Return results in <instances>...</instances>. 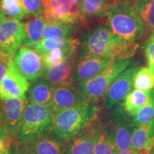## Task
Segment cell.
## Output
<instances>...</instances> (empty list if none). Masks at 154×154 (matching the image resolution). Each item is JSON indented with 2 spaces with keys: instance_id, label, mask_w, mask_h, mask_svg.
<instances>
[{
  "instance_id": "1",
  "label": "cell",
  "mask_w": 154,
  "mask_h": 154,
  "mask_svg": "<svg viewBox=\"0 0 154 154\" xmlns=\"http://www.w3.org/2000/svg\"><path fill=\"white\" fill-rule=\"evenodd\" d=\"M80 31L79 54H91L111 59H131L139 47L138 43L126 41L115 34L106 18L91 23Z\"/></svg>"
},
{
  "instance_id": "2",
  "label": "cell",
  "mask_w": 154,
  "mask_h": 154,
  "mask_svg": "<svg viewBox=\"0 0 154 154\" xmlns=\"http://www.w3.org/2000/svg\"><path fill=\"white\" fill-rule=\"evenodd\" d=\"M55 113L52 106L28 102L14 139L19 144L28 143L51 135L54 131Z\"/></svg>"
},
{
  "instance_id": "3",
  "label": "cell",
  "mask_w": 154,
  "mask_h": 154,
  "mask_svg": "<svg viewBox=\"0 0 154 154\" xmlns=\"http://www.w3.org/2000/svg\"><path fill=\"white\" fill-rule=\"evenodd\" d=\"M99 111L97 101H88L57 111L54 119L53 132L66 140L89 126L97 119Z\"/></svg>"
},
{
  "instance_id": "4",
  "label": "cell",
  "mask_w": 154,
  "mask_h": 154,
  "mask_svg": "<svg viewBox=\"0 0 154 154\" xmlns=\"http://www.w3.org/2000/svg\"><path fill=\"white\" fill-rule=\"evenodd\" d=\"M106 20L115 34L128 42L138 43L148 31L134 7L122 0L109 9Z\"/></svg>"
},
{
  "instance_id": "5",
  "label": "cell",
  "mask_w": 154,
  "mask_h": 154,
  "mask_svg": "<svg viewBox=\"0 0 154 154\" xmlns=\"http://www.w3.org/2000/svg\"><path fill=\"white\" fill-rule=\"evenodd\" d=\"M131 63V59L115 58L99 74L77 84L79 90L86 101H98L103 97L113 81L130 66Z\"/></svg>"
},
{
  "instance_id": "6",
  "label": "cell",
  "mask_w": 154,
  "mask_h": 154,
  "mask_svg": "<svg viewBox=\"0 0 154 154\" xmlns=\"http://www.w3.org/2000/svg\"><path fill=\"white\" fill-rule=\"evenodd\" d=\"M42 16L46 22L76 25L81 29L88 24L83 17L79 0H42Z\"/></svg>"
},
{
  "instance_id": "7",
  "label": "cell",
  "mask_w": 154,
  "mask_h": 154,
  "mask_svg": "<svg viewBox=\"0 0 154 154\" xmlns=\"http://www.w3.org/2000/svg\"><path fill=\"white\" fill-rule=\"evenodd\" d=\"M109 113L108 123L104 128L115 146L116 151L131 149V138L133 130L131 117L121 103L113 108Z\"/></svg>"
},
{
  "instance_id": "8",
  "label": "cell",
  "mask_w": 154,
  "mask_h": 154,
  "mask_svg": "<svg viewBox=\"0 0 154 154\" xmlns=\"http://www.w3.org/2000/svg\"><path fill=\"white\" fill-rule=\"evenodd\" d=\"M29 86L28 79L21 73L11 58L8 61L7 74L0 82V100L26 99Z\"/></svg>"
},
{
  "instance_id": "9",
  "label": "cell",
  "mask_w": 154,
  "mask_h": 154,
  "mask_svg": "<svg viewBox=\"0 0 154 154\" xmlns=\"http://www.w3.org/2000/svg\"><path fill=\"white\" fill-rule=\"evenodd\" d=\"M138 69L135 66H128L109 86L103 96L106 109L110 110L124 101L134 87V76Z\"/></svg>"
},
{
  "instance_id": "10",
  "label": "cell",
  "mask_w": 154,
  "mask_h": 154,
  "mask_svg": "<svg viewBox=\"0 0 154 154\" xmlns=\"http://www.w3.org/2000/svg\"><path fill=\"white\" fill-rule=\"evenodd\" d=\"M24 37V22L3 16L0 13V43L11 57L22 47Z\"/></svg>"
},
{
  "instance_id": "11",
  "label": "cell",
  "mask_w": 154,
  "mask_h": 154,
  "mask_svg": "<svg viewBox=\"0 0 154 154\" xmlns=\"http://www.w3.org/2000/svg\"><path fill=\"white\" fill-rule=\"evenodd\" d=\"M12 59L19 70L29 81L37 79L43 74L44 67L41 54L34 48L22 46L13 56Z\"/></svg>"
},
{
  "instance_id": "12",
  "label": "cell",
  "mask_w": 154,
  "mask_h": 154,
  "mask_svg": "<svg viewBox=\"0 0 154 154\" xmlns=\"http://www.w3.org/2000/svg\"><path fill=\"white\" fill-rule=\"evenodd\" d=\"M79 51L75 50L57 66L45 69L42 76L54 86L73 85L75 82V66Z\"/></svg>"
},
{
  "instance_id": "13",
  "label": "cell",
  "mask_w": 154,
  "mask_h": 154,
  "mask_svg": "<svg viewBox=\"0 0 154 154\" xmlns=\"http://www.w3.org/2000/svg\"><path fill=\"white\" fill-rule=\"evenodd\" d=\"M112 59L91 54H79L75 66L74 80L77 84L104 70Z\"/></svg>"
},
{
  "instance_id": "14",
  "label": "cell",
  "mask_w": 154,
  "mask_h": 154,
  "mask_svg": "<svg viewBox=\"0 0 154 154\" xmlns=\"http://www.w3.org/2000/svg\"><path fill=\"white\" fill-rule=\"evenodd\" d=\"M0 109L11 137L14 138L18 130L23 112L28 103L26 99H8L0 100Z\"/></svg>"
},
{
  "instance_id": "15",
  "label": "cell",
  "mask_w": 154,
  "mask_h": 154,
  "mask_svg": "<svg viewBox=\"0 0 154 154\" xmlns=\"http://www.w3.org/2000/svg\"><path fill=\"white\" fill-rule=\"evenodd\" d=\"M86 101L79 88L73 85L54 86L52 108L55 112L81 104Z\"/></svg>"
},
{
  "instance_id": "16",
  "label": "cell",
  "mask_w": 154,
  "mask_h": 154,
  "mask_svg": "<svg viewBox=\"0 0 154 154\" xmlns=\"http://www.w3.org/2000/svg\"><path fill=\"white\" fill-rule=\"evenodd\" d=\"M92 124L65 140V154H94V132Z\"/></svg>"
},
{
  "instance_id": "17",
  "label": "cell",
  "mask_w": 154,
  "mask_h": 154,
  "mask_svg": "<svg viewBox=\"0 0 154 154\" xmlns=\"http://www.w3.org/2000/svg\"><path fill=\"white\" fill-rule=\"evenodd\" d=\"M83 17L88 24L106 18L109 9L119 0H79Z\"/></svg>"
},
{
  "instance_id": "18",
  "label": "cell",
  "mask_w": 154,
  "mask_h": 154,
  "mask_svg": "<svg viewBox=\"0 0 154 154\" xmlns=\"http://www.w3.org/2000/svg\"><path fill=\"white\" fill-rule=\"evenodd\" d=\"M54 86L44 78L32 81L26 94V100L30 103L52 106Z\"/></svg>"
},
{
  "instance_id": "19",
  "label": "cell",
  "mask_w": 154,
  "mask_h": 154,
  "mask_svg": "<svg viewBox=\"0 0 154 154\" xmlns=\"http://www.w3.org/2000/svg\"><path fill=\"white\" fill-rule=\"evenodd\" d=\"M34 154H65V140L49 135L28 143Z\"/></svg>"
},
{
  "instance_id": "20",
  "label": "cell",
  "mask_w": 154,
  "mask_h": 154,
  "mask_svg": "<svg viewBox=\"0 0 154 154\" xmlns=\"http://www.w3.org/2000/svg\"><path fill=\"white\" fill-rule=\"evenodd\" d=\"M46 21L44 17L36 16L28 18L24 22V37L22 45L34 48L43 38Z\"/></svg>"
},
{
  "instance_id": "21",
  "label": "cell",
  "mask_w": 154,
  "mask_h": 154,
  "mask_svg": "<svg viewBox=\"0 0 154 154\" xmlns=\"http://www.w3.org/2000/svg\"><path fill=\"white\" fill-rule=\"evenodd\" d=\"M94 128V154H115V146L109 138L104 128V124H100L97 119L92 124Z\"/></svg>"
},
{
  "instance_id": "22",
  "label": "cell",
  "mask_w": 154,
  "mask_h": 154,
  "mask_svg": "<svg viewBox=\"0 0 154 154\" xmlns=\"http://www.w3.org/2000/svg\"><path fill=\"white\" fill-rule=\"evenodd\" d=\"M153 88L149 91L136 89L135 88L127 95L124 99V108L130 117L135 116L140 109L149 103L153 94Z\"/></svg>"
},
{
  "instance_id": "23",
  "label": "cell",
  "mask_w": 154,
  "mask_h": 154,
  "mask_svg": "<svg viewBox=\"0 0 154 154\" xmlns=\"http://www.w3.org/2000/svg\"><path fill=\"white\" fill-rule=\"evenodd\" d=\"M154 139V121L133 128L131 149L140 151L148 146Z\"/></svg>"
},
{
  "instance_id": "24",
  "label": "cell",
  "mask_w": 154,
  "mask_h": 154,
  "mask_svg": "<svg viewBox=\"0 0 154 154\" xmlns=\"http://www.w3.org/2000/svg\"><path fill=\"white\" fill-rule=\"evenodd\" d=\"M81 30L76 25L61 22H46L42 38L73 37Z\"/></svg>"
},
{
  "instance_id": "25",
  "label": "cell",
  "mask_w": 154,
  "mask_h": 154,
  "mask_svg": "<svg viewBox=\"0 0 154 154\" xmlns=\"http://www.w3.org/2000/svg\"><path fill=\"white\" fill-rule=\"evenodd\" d=\"M79 45H72L65 47H57L41 54L44 70L57 66L66 59L69 54L78 50Z\"/></svg>"
},
{
  "instance_id": "26",
  "label": "cell",
  "mask_w": 154,
  "mask_h": 154,
  "mask_svg": "<svg viewBox=\"0 0 154 154\" xmlns=\"http://www.w3.org/2000/svg\"><path fill=\"white\" fill-rule=\"evenodd\" d=\"M72 45H80L79 38L75 36L58 38H42L34 49L39 54H43L54 48L69 47Z\"/></svg>"
},
{
  "instance_id": "27",
  "label": "cell",
  "mask_w": 154,
  "mask_h": 154,
  "mask_svg": "<svg viewBox=\"0 0 154 154\" xmlns=\"http://www.w3.org/2000/svg\"><path fill=\"white\" fill-rule=\"evenodd\" d=\"M148 30L154 33V0H138L132 5Z\"/></svg>"
},
{
  "instance_id": "28",
  "label": "cell",
  "mask_w": 154,
  "mask_h": 154,
  "mask_svg": "<svg viewBox=\"0 0 154 154\" xmlns=\"http://www.w3.org/2000/svg\"><path fill=\"white\" fill-rule=\"evenodd\" d=\"M0 13L3 16L19 21L27 18L19 0H0Z\"/></svg>"
},
{
  "instance_id": "29",
  "label": "cell",
  "mask_w": 154,
  "mask_h": 154,
  "mask_svg": "<svg viewBox=\"0 0 154 154\" xmlns=\"http://www.w3.org/2000/svg\"><path fill=\"white\" fill-rule=\"evenodd\" d=\"M134 87L136 89L149 91L154 88V74L147 67L138 68L134 76Z\"/></svg>"
},
{
  "instance_id": "30",
  "label": "cell",
  "mask_w": 154,
  "mask_h": 154,
  "mask_svg": "<svg viewBox=\"0 0 154 154\" xmlns=\"http://www.w3.org/2000/svg\"><path fill=\"white\" fill-rule=\"evenodd\" d=\"M154 121V88L151 99L147 104L140 109L135 116L131 119L133 127L138 126Z\"/></svg>"
},
{
  "instance_id": "31",
  "label": "cell",
  "mask_w": 154,
  "mask_h": 154,
  "mask_svg": "<svg viewBox=\"0 0 154 154\" xmlns=\"http://www.w3.org/2000/svg\"><path fill=\"white\" fill-rule=\"evenodd\" d=\"M27 19L32 17L41 16L43 11L42 0H19Z\"/></svg>"
},
{
  "instance_id": "32",
  "label": "cell",
  "mask_w": 154,
  "mask_h": 154,
  "mask_svg": "<svg viewBox=\"0 0 154 154\" xmlns=\"http://www.w3.org/2000/svg\"><path fill=\"white\" fill-rule=\"evenodd\" d=\"M144 51L149 63V69L154 74V33H152L146 41L144 47Z\"/></svg>"
},
{
  "instance_id": "33",
  "label": "cell",
  "mask_w": 154,
  "mask_h": 154,
  "mask_svg": "<svg viewBox=\"0 0 154 154\" xmlns=\"http://www.w3.org/2000/svg\"><path fill=\"white\" fill-rule=\"evenodd\" d=\"M10 137L11 136L9 134L8 129H7V127L6 126L5 121H4L1 109H0V138L7 139V138Z\"/></svg>"
},
{
  "instance_id": "34",
  "label": "cell",
  "mask_w": 154,
  "mask_h": 154,
  "mask_svg": "<svg viewBox=\"0 0 154 154\" xmlns=\"http://www.w3.org/2000/svg\"><path fill=\"white\" fill-rule=\"evenodd\" d=\"M9 60L0 59V82H1L2 79L5 76L6 74H7Z\"/></svg>"
},
{
  "instance_id": "35",
  "label": "cell",
  "mask_w": 154,
  "mask_h": 154,
  "mask_svg": "<svg viewBox=\"0 0 154 154\" xmlns=\"http://www.w3.org/2000/svg\"><path fill=\"white\" fill-rule=\"evenodd\" d=\"M19 154H34V153L28 143H20L19 144Z\"/></svg>"
},
{
  "instance_id": "36",
  "label": "cell",
  "mask_w": 154,
  "mask_h": 154,
  "mask_svg": "<svg viewBox=\"0 0 154 154\" xmlns=\"http://www.w3.org/2000/svg\"><path fill=\"white\" fill-rule=\"evenodd\" d=\"M11 56H9L8 54L5 51V50L3 49L1 43H0V59H6V60H9V59H11Z\"/></svg>"
},
{
  "instance_id": "37",
  "label": "cell",
  "mask_w": 154,
  "mask_h": 154,
  "mask_svg": "<svg viewBox=\"0 0 154 154\" xmlns=\"http://www.w3.org/2000/svg\"><path fill=\"white\" fill-rule=\"evenodd\" d=\"M138 152L137 151H135V150L132 149L124 150V151H121L116 152L115 154H137Z\"/></svg>"
},
{
  "instance_id": "38",
  "label": "cell",
  "mask_w": 154,
  "mask_h": 154,
  "mask_svg": "<svg viewBox=\"0 0 154 154\" xmlns=\"http://www.w3.org/2000/svg\"><path fill=\"white\" fill-rule=\"evenodd\" d=\"M9 138H7V139L0 138V151H2L3 149H5L7 147V146H8Z\"/></svg>"
},
{
  "instance_id": "39",
  "label": "cell",
  "mask_w": 154,
  "mask_h": 154,
  "mask_svg": "<svg viewBox=\"0 0 154 154\" xmlns=\"http://www.w3.org/2000/svg\"><path fill=\"white\" fill-rule=\"evenodd\" d=\"M122 1H124V2H125L128 3V5L132 6L134 3H136V2H138V0H122Z\"/></svg>"
},
{
  "instance_id": "40",
  "label": "cell",
  "mask_w": 154,
  "mask_h": 154,
  "mask_svg": "<svg viewBox=\"0 0 154 154\" xmlns=\"http://www.w3.org/2000/svg\"><path fill=\"white\" fill-rule=\"evenodd\" d=\"M7 153H8V146H7V147L6 148V149H3L2 151H0V154H7Z\"/></svg>"
},
{
  "instance_id": "41",
  "label": "cell",
  "mask_w": 154,
  "mask_h": 154,
  "mask_svg": "<svg viewBox=\"0 0 154 154\" xmlns=\"http://www.w3.org/2000/svg\"><path fill=\"white\" fill-rule=\"evenodd\" d=\"M150 154H154V140H153V146H152L151 152H150Z\"/></svg>"
},
{
  "instance_id": "42",
  "label": "cell",
  "mask_w": 154,
  "mask_h": 154,
  "mask_svg": "<svg viewBox=\"0 0 154 154\" xmlns=\"http://www.w3.org/2000/svg\"><path fill=\"white\" fill-rule=\"evenodd\" d=\"M137 154H139V153H137Z\"/></svg>"
}]
</instances>
